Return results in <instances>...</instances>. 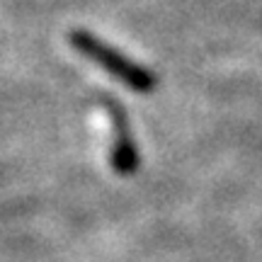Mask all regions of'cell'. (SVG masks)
I'll return each mask as SVG.
<instances>
[{
	"label": "cell",
	"instance_id": "cell-1",
	"mask_svg": "<svg viewBox=\"0 0 262 262\" xmlns=\"http://www.w3.org/2000/svg\"><path fill=\"white\" fill-rule=\"evenodd\" d=\"M71 47L85 56L88 61H93L95 66H100L107 75H112L114 80H119L122 85H126L129 90L141 95H148L156 90L158 85V75L153 73L150 68H146L143 63L129 58L126 54H122L119 49H114L112 44H107L104 39L95 37L93 32L88 29H71L68 34Z\"/></svg>",
	"mask_w": 262,
	"mask_h": 262
},
{
	"label": "cell",
	"instance_id": "cell-2",
	"mask_svg": "<svg viewBox=\"0 0 262 262\" xmlns=\"http://www.w3.org/2000/svg\"><path fill=\"white\" fill-rule=\"evenodd\" d=\"M100 102H102L107 119H110V131H112V146H110V165L117 175L129 178L139 170L141 156H139V146L134 139V131H131L129 114L124 110V104L112 97V95H100Z\"/></svg>",
	"mask_w": 262,
	"mask_h": 262
}]
</instances>
